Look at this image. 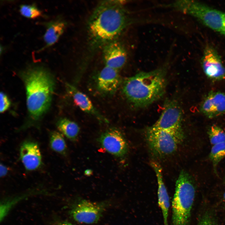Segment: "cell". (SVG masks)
Wrapping results in <instances>:
<instances>
[{"label": "cell", "instance_id": "1", "mask_svg": "<svg viewBox=\"0 0 225 225\" xmlns=\"http://www.w3.org/2000/svg\"><path fill=\"white\" fill-rule=\"evenodd\" d=\"M130 22V18L121 1L105 0L99 2L88 22L90 56L116 40Z\"/></svg>", "mask_w": 225, "mask_h": 225}, {"label": "cell", "instance_id": "2", "mask_svg": "<svg viewBox=\"0 0 225 225\" xmlns=\"http://www.w3.org/2000/svg\"><path fill=\"white\" fill-rule=\"evenodd\" d=\"M25 86L29 120L19 130L33 126L48 110L55 87V81L50 72L42 67H30L20 73Z\"/></svg>", "mask_w": 225, "mask_h": 225}, {"label": "cell", "instance_id": "3", "mask_svg": "<svg viewBox=\"0 0 225 225\" xmlns=\"http://www.w3.org/2000/svg\"><path fill=\"white\" fill-rule=\"evenodd\" d=\"M166 67L141 72L122 80V92L135 108L148 106L164 94L167 85Z\"/></svg>", "mask_w": 225, "mask_h": 225}, {"label": "cell", "instance_id": "4", "mask_svg": "<svg viewBox=\"0 0 225 225\" xmlns=\"http://www.w3.org/2000/svg\"><path fill=\"white\" fill-rule=\"evenodd\" d=\"M195 194L190 176L182 171L176 182L172 201L171 225H188Z\"/></svg>", "mask_w": 225, "mask_h": 225}, {"label": "cell", "instance_id": "5", "mask_svg": "<svg viewBox=\"0 0 225 225\" xmlns=\"http://www.w3.org/2000/svg\"><path fill=\"white\" fill-rule=\"evenodd\" d=\"M172 5L177 10L194 17L208 28L225 36V12L195 1H178Z\"/></svg>", "mask_w": 225, "mask_h": 225}, {"label": "cell", "instance_id": "6", "mask_svg": "<svg viewBox=\"0 0 225 225\" xmlns=\"http://www.w3.org/2000/svg\"><path fill=\"white\" fill-rule=\"evenodd\" d=\"M184 137L182 129L165 130L150 127L146 132L147 140L150 148L159 155H169L174 152Z\"/></svg>", "mask_w": 225, "mask_h": 225}, {"label": "cell", "instance_id": "7", "mask_svg": "<svg viewBox=\"0 0 225 225\" xmlns=\"http://www.w3.org/2000/svg\"><path fill=\"white\" fill-rule=\"evenodd\" d=\"M182 113L178 103L174 100L168 102L157 121L151 127L157 129L174 130L182 129Z\"/></svg>", "mask_w": 225, "mask_h": 225}, {"label": "cell", "instance_id": "8", "mask_svg": "<svg viewBox=\"0 0 225 225\" xmlns=\"http://www.w3.org/2000/svg\"><path fill=\"white\" fill-rule=\"evenodd\" d=\"M103 203L93 202L82 200L76 204L71 211L76 221L87 224L97 222L101 217L105 207Z\"/></svg>", "mask_w": 225, "mask_h": 225}, {"label": "cell", "instance_id": "9", "mask_svg": "<svg viewBox=\"0 0 225 225\" xmlns=\"http://www.w3.org/2000/svg\"><path fill=\"white\" fill-rule=\"evenodd\" d=\"M99 141L102 147L107 152L115 156L121 157L127 152V142L121 131L115 128H110L100 136Z\"/></svg>", "mask_w": 225, "mask_h": 225}, {"label": "cell", "instance_id": "10", "mask_svg": "<svg viewBox=\"0 0 225 225\" xmlns=\"http://www.w3.org/2000/svg\"><path fill=\"white\" fill-rule=\"evenodd\" d=\"M203 70L206 75L213 80L225 78V68L216 51L211 46L205 48L201 60Z\"/></svg>", "mask_w": 225, "mask_h": 225}, {"label": "cell", "instance_id": "11", "mask_svg": "<svg viewBox=\"0 0 225 225\" xmlns=\"http://www.w3.org/2000/svg\"><path fill=\"white\" fill-rule=\"evenodd\" d=\"M105 66L119 71L126 63L127 54L122 45L115 40L105 45L102 48Z\"/></svg>", "mask_w": 225, "mask_h": 225}, {"label": "cell", "instance_id": "12", "mask_svg": "<svg viewBox=\"0 0 225 225\" xmlns=\"http://www.w3.org/2000/svg\"><path fill=\"white\" fill-rule=\"evenodd\" d=\"M19 158L25 169L33 171L42 165L41 152L38 143L31 140L24 141L20 145Z\"/></svg>", "mask_w": 225, "mask_h": 225}, {"label": "cell", "instance_id": "13", "mask_svg": "<svg viewBox=\"0 0 225 225\" xmlns=\"http://www.w3.org/2000/svg\"><path fill=\"white\" fill-rule=\"evenodd\" d=\"M122 81L119 71L105 66L97 76L96 87L103 93L112 94L121 85Z\"/></svg>", "mask_w": 225, "mask_h": 225}, {"label": "cell", "instance_id": "14", "mask_svg": "<svg viewBox=\"0 0 225 225\" xmlns=\"http://www.w3.org/2000/svg\"><path fill=\"white\" fill-rule=\"evenodd\" d=\"M66 88L68 92L72 97L75 104L81 110L92 115L101 122H108L107 119L97 110L85 94L68 83L66 84Z\"/></svg>", "mask_w": 225, "mask_h": 225}, {"label": "cell", "instance_id": "15", "mask_svg": "<svg viewBox=\"0 0 225 225\" xmlns=\"http://www.w3.org/2000/svg\"><path fill=\"white\" fill-rule=\"evenodd\" d=\"M201 110L208 117H218L225 112V93L220 92L209 94L203 101Z\"/></svg>", "mask_w": 225, "mask_h": 225}, {"label": "cell", "instance_id": "16", "mask_svg": "<svg viewBox=\"0 0 225 225\" xmlns=\"http://www.w3.org/2000/svg\"><path fill=\"white\" fill-rule=\"evenodd\" d=\"M151 165L155 172L157 179L158 204L162 213L164 225H168L169 198L163 180L162 169L160 165L155 161L151 162Z\"/></svg>", "mask_w": 225, "mask_h": 225}, {"label": "cell", "instance_id": "17", "mask_svg": "<svg viewBox=\"0 0 225 225\" xmlns=\"http://www.w3.org/2000/svg\"><path fill=\"white\" fill-rule=\"evenodd\" d=\"M47 29L43 36L45 47L51 46L55 44L63 33L66 24L60 20H56L46 24Z\"/></svg>", "mask_w": 225, "mask_h": 225}, {"label": "cell", "instance_id": "18", "mask_svg": "<svg viewBox=\"0 0 225 225\" xmlns=\"http://www.w3.org/2000/svg\"><path fill=\"white\" fill-rule=\"evenodd\" d=\"M56 126L59 132L70 140L77 139L80 131L77 123L68 118H63L58 121Z\"/></svg>", "mask_w": 225, "mask_h": 225}, {"label": "cell", "instance_id": "19", "mask_svg": "<svg viewBox=\"0 0 225 225\" xmlns=\"http://www.w3.org/2000/svg\"><path fill=\"white\" fill-rule=\"evenodd\" d=\"M49 145L51 149L60 154L65 155L67 146L63 135L60 132L53 131L50 133Z\"/></svg>", "mask_w": 225, "mask_h": 225}, {"label": "cell", "instance_id": "20", "mask_svg": "<svg viewBox=\"0 0 225 225\" xmlns=\"http://www.w3.org/2000/svg\"><path fill=\"white\" fill-rule=\"evenodd\" d=\"M209 156L212 162L214 172L217 174V166L219 162L225 157V142L213 145Z\"/></svg>", "mask_w": 225, "mask_h": 225}, {"label": "cell", "instance_id": "21", "mask_svg": "<svg viewBox=\"0 0 225 225\" xmlns=\"http://www.w3.org/2000/svg\"><path fill=\"white\" fill-rule=\"evenodd\" d=\"M208 134L210 143L213 145L225 142V133L218 126H212L208 131Z\"/></svg>", "mask_w": 225, "mask_h": 225}, {"label": "cell", "instance_id": "22", "mask_svg": "<svg viewBox=\"0 0 225 225\" xmlns=\"http://www.w3.org/2000/svg\"><path fill=\"white\" fill-rule=\"evenodd\" d=\"M20 14L24 17L34 19L41 16L40 11L34 5H22L19 9Z\"/></svg>", "mask_w": 225, "mask_h": 225}, {"label": "cell", "instance_id": "23", "mask_svg": "<svg viewBox=\"0 0 225 225\" xmlns=\"http://www.w3.org/2000/svg\"><path fill=\"white\" fill-rule=\"evenodd\" d=\"M198 225H217L215 218L210 212L204 213L199 219Z\"/></svg>", "mask_w": 225, "mask_h": 225}, {"label": "cell", "instance_id": "24", "mask_svg": "<svg viewBox=\"0 0 225 225\" xmlns=\"http://www.w3.org/2000/svg\"><path fill=\"white\" fill-rule=\"evenodd\" d=\"M0 112L1 113H3L8 109L11 102L7 95L3 92H0Z\"/></svg>", "mask_w": 225, "mask_h": 225}, {"label": "cell", "instance_id": "25", "mask_svg": "<svg viewBox=\"0 0 225 225\" xmlns=\"http://www.w3.org/2000/svg\"><path fill=\"white\" fill-rule=\"evenodd\" d=\"M8 168L3 164H0V177H5L7 175L8 172Z\"/></svg>", "mask_w": 225, "mask_h": 225}, {"label": "cell", "instance_id": "26", "mask_svg": "<svg viewBox=\"0 0 225 225\" xmlns=\"http://www.w3.org/2000/svg\"><path fill=\"white\" fill-rule=\"evenodd\" d=\"M59 225H74L70 222H64L60 223Z\"/></svg>", "mask_w": 225, "mask_h": 225}, {"label": "cell", "instance_id": "27", "mask_svg": "<svg viewBox=\"0 0 225 225\" xmlns=\"http://www.w3.org/2000/svg\"><path fill=\"white\" fill-rule=\"evenodd\" d=\"M223 198H224V202L225 203V192H224V194H223Z\"/></svg>", "mask_w": 225, "mask_h": 225}]
</instances>
